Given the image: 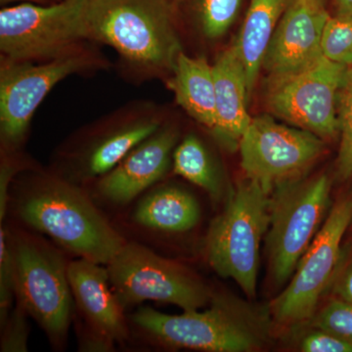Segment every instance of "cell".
I'll return each instance as SVG.
<instances>
[{
  "label": "cell",
  "instance_id": "obj_1",
  "mask_svg": "<svg viewBox=\"0 0 352 352\" xmlns=\"http://www.w3.org/2000/svg\"><path fill=\"white\" fill-rule=\"evenodd\" d=\"M270 310L263 311L229 294H212L210 307L182 314H162L142 307L131 320L162 346L208 352H251L267 342Z\"/></svg>",
  "mask_w": 352,
  "mask_h": 352
},
{
  "label": "cell",
  "instance_id": "obj_2",
  "mask_svg": "<svg viewBox=\"0 0 352 352\" xmlns=\"http://www.w3.org/2000/svg\"><path fill=\"white\" fill-rule=\"evenodd\" d=\"M15 210L28 226L80 258L108 265L126 245L92 201L59 178L32 179L16 197Z\"/></svg>",
  "mask_w": 352,
  "mask_h": 352
},
{
  "label": "cell",
  "instance_id": "obj_3",
  "mask_svg": "<svg viewBox=\"0 0 352 352\" xmlns=\"http://www.w3.org/2000/svg\"><path fill=\"white\" fill-rule=\"evenodd\" d=\"M177 0H88L89 39L107 44L145 73H170L182 52Z\"/></svg>",
  "mask_w": 352,
  "mask_h": 352
},
{
  "label": "cell",
  "instance_id": "obj_4",
  "mask_svg": "<svg viewBox=\"0 0 352 352\" xmlns=\"http://www.w3.org/2000/svg\"><path fill=\"white\" fill-rule=\"evenodd\" d=\"M271 194L247 178L231 192L208 230V263L219 276L233 279L250 298L256 295L259 248L270 227Z\"/></svg>",
  "mask_w": 352,
  "mask_h": 352
},
{
  "label": "cell",
  "instance_id": "obj_5",
  "mask_svg": "<svg viewBox=\"0 0 352 352\" xmlns=\"http://www.w3.org/2000/svg\"><path fill=\"white\" fill-rule=\"evenodd\" d=\"M331 180L326 175L293 180L271 194L266 237L272 281L284 286L324 223L330 206Z\"/></svg>",
  "mask_w": 352,
  "mask_h": 352
},
{
  "label": "cell",
  "instance_id": "obj_6",
  "mask_svg": "<svg viewBox=\"0 0 352 352\" xmlns=\"http://www.w3.org/2000/svg\"><path fill=\"white\" fill-rule=\"evenodd\" d=\"M88 0L51 6L23 2L0 11V50L11 61L50 60L76 51L89 39Z\"/></svg>",
  "mask_w": 352,
  "mask_h": 352
},
{
  "label": "cell",
  "instance_id": "obj_7",
  "mask_svg": "<svg viewBox=\"0 0 352 352\" xmlns=\"http://www.w3.org/2000/svg\"><path fill=\"white\" fill-rule=\"evenodd\" d=\"M15 271L16 296L53 342H61L71 320L68 264L45 241L18 233L8 237Z\"/></svg>",
  "mask_w": 352,
  "mask_h": 352
},
{
  "label": "cell",
  "instance_id": "obj_8",
  "mask_svg": "<svg viewBox=\"0 0 352 352\" xmlns=\"http://www.w3.org/2000/svg\"><path fill=\"white\" fill-rule=\"evenodd\" d=\"M107 270L122 307L153 300L190 311L210 305L214 294L188 268L135 243H126Z\"/></svg>",
  "mask_w": 352,
  "mask_h": 352
},
{
  "label": "cell",
  "instance_id": "obj_9",
  "mask_svg": "<svg viewBox=\"0 0 352 352\" xmlns=\"http://www.w3.org/2000/svg\"><path fill=\"white\" fill-rule=\"evenodd\" d=\"M352 222V195L335 204L286 288L270 302L273 320L284 326L309 321L342 263V241Z\"/></svg>",
  "mask_w": 352,
  "mask_h": 352
},
{
  "label": "cell",
  "instance_id": "obj_10",
  "mask_svg": "<svg viewBox=\"0 0 352 352\" xmlns=\"http://www.w3.org/2000/svg\"><path fill=\"white\" fill-rule=\"evenodd\" d=\"M349 68L323 56L302 73L271 80L267 107L292 126L332 139L340 133V94Z\"/></svg>",
  "mask_w": 352,
  "mask_h": 352
},
{
  "label": "cell",
  "instance_id": "obj_11",
  "mask_svg": "<svg viewBox=\"0 0 352 352\" xmlns=\"http://www.w3.org/2000/svg\"><path fill=\"white\" fill-rule=\"evenodd\" d=\"M239 149L241 166L248 179L272 193L280 185L300 178L320 157L324 140L263 115L252 118L240 139Z\"/></svg>",
  "mask_w": 352,
  "mask_h": 352
},
{
  "label": "cell",
  "instance_id": "obj_12",
  "mask_svg": "<svg viewBox=\"0 0 352 352\" xmlns=\"http://www.w3.org/2000/svg\"><path fill=\"white\" fill-rule=\"evenodd\" d=\"M89 55L76 50L64 56L34 65L6 59L0 69V132L2 141L19 144L32 116L52 88L67 76L91 66Z\"/></svg>",
  "mask_w": 352,
  "mask_h": 352
},
{
  "label": "cell",
  "instance_id": "obj_13",
  "mask_svg": "<svg viewBox=\"0 0 352 352\" xmlns=\"http://www.w3.org/2000/svg\"><path fill=\"white\" fill-rule=\"evenodd\" d=\"M330 17L325 6L315 0H294L280 20L261 68L271 80L302 73L323 57L321 41Z\"/></svg>",
  "mask_w": 352,
  "mask_h": 352
},
{
  "label": "cell",
  "instance_id": "obj_14",
  "mask_svg": "<svg viewBox=\"0 0 352 352\" xmlns=\"http://www.w3.org/2000/svg\"><path fill=\"white\" fill-rule=\"evenodd\" d=\"M177 139L175 127L160 126L112 170L102 176L98 182L100 195L115 204L133 200L168 171Z\"/></svg>",
  "mask_w": 352,
  "mask_h": 352
},
{
  "label": "cell",
  "instance_id": "obj_15",
  "mask_svg": "<svg viewBox=\"0 0 352 352\" xmlns=\"http://www.w3.org/2000/svg\"><path fill=\"white\" fill-rule=\"evenodd\" d=\"M72 293L91 332L106 344L126 340L124 307L110 288L107 268L85 258L68 264Z\"/></svg>",
  "mask_w": 352,
  "mask_h": 352
},
{
  "label": "cell",
  "instance_id": "obj_16",
  "mask_svg": "<svg viewBox=\"0 0 352 352\" xmlns=\"http://www.w3.org/2000/svg\"><path fill=\"white\" fill-rule=\"evenodd\" d=\"M217 126L212 131L227 144H238L251 124L248 113L247 76L235 46L222 51L212 65Z\"/></svg>",
  "mask_w": 352,
  "mask_h": 352
},
{
  "label": "cell",
  "instance_id": "obj_17",
  "mask_svg": "<svg viewBox=\"0 0 352 352\" xmlns=\"http://www.w3.org/2000/svg\"><path fill=\"white\" fill-rule=\"evenodd\" d=\"M160 126L154 115H143L103 132L82 151L78 162L83 177L105 175Z\"/></svg>",
  "mask_w": 352,
  "mask_h": 352
},
{
  "label": "cell",
  "instance_id": "obj_18",
  "mask_svg": "<svg viewBox=\"0 0 352 352\" xmlns=\"http://www.w3.org/2000/svg\"><path fill=\"white\" fill-rule=\"evenodd\" d=\"M168 87L176 102L199 124L214 131L217 126L214 69L204 57L180 52Z\"/></svg>",
  "mask_w": 352,
  "mask_h": 352
},
{
  "label": "cell",
  "instance_id": "obj_19",
  "mask_svg": "<svg viewBox=\"0 0 352 352\" xmlns=\"http://www.w3.org/2000/svg\"><path fill=\"white\" fill-rule=\"evenodd\" d=\"M294 0H251L235 46L244 65L248 90L252 94L270 39Z\"/></svg>",
  "mask_w": 352,
  "mask_h": 352
},
{
  "label": "cell",
  "instance_id": "obj_20",
  "mask_svg": "<svg viewBox=\"0 0 352 352\" xmlns=\"http://www.w3.org/2000/svg\"><path fill=\"white\" fill-rule=\"evenodd\" d=\"M201 217L198 201L177 187H162L139 203L134 219L140 226L163 232H186Z\"/></svg>",
  "mask_w": 352,
  "mask_h": 352
},
{
  "label": "cell",
  "instance_id": "obj_21",
  "mask_svg": "<svg viewBox=\"0 0 352 352\" xmlns=\"http://www.w3.org/2000/svg\"><path fill=\"white\" fill-rule=\"evenodd\" d=\"M176 175L201 187L219 201L222 194L221 176L206 146L195 134H189L177 146L173 155Z\"/></svg>",
  "mask_w": 352,
  "mask_h": 352
},
{
  "label": "cell",
  "instance_id": "obj_22",
  "mask_svg": "<svg viewBox=\"0 0 352 352\" xmlns=\"http://www.w3.org/2000/svg\"><path fill=\"white\" fill-rule=\"evenodd\" d=\"M243 0H191L192 11L203 36L208 39L223 36L235 22Z\"/></svg>",
  "mask_w": 352,
  "mask_h": 352
},
{
  "label": "cell",
  "instance_id": "obj_23",
  "mask_svg": "<svg viewBox=\"0 0 352 352\" xmlns=\"http://www.w3.org/2000/svg\"><path fill=\"white\" fill-rule=\"evenodd\" d=\"M322 54L335 63L352 66V15L329 17L321 41Z\"/></svg>",
  "mask_w": 352,
  "mask_h": 352
},
{
  "label": "cell",
  "instance_id": "obj_24",
  "mask_svg": "<svg viewBox=\"0 0 352 352\" xmlns=\"http://www.w3.org/2000/svg\"><path fill=\"white\" fill-rule=\"evenodd\" d=\"M340 144L338 175L340 179L352 177V66L347 69L339 99Z\"/></svg>",
  "mask_w": 352,
  "mask_h": 352
},
{
  "label": "cell",
  "instance_id": "obj_25",
  "mask_svg": "<svg viewBox=\"0 0 352 352\" xmlns=\"http://www.w3.org/2000/svg\"><path fill=\"white\" fill-rule=\"evenodd\" d=\"M312 328L321 329L352 344V305L336 298L312 317Z\"/></svg>",
  "mask_w": 352,
  "mask_h": 352
},
{
  "label": "cell",
  "instance_id": "obj_26",
  "mask_svg": "<svg viewBox=\"0 0 352 352\" xmlns=\"http://www.w3.org/2000/svg\"><path fill=\"white\" fill-rule=\"evenodd\" d=\"M16 295L15 271L10 243L6 230L0 232V312L1 324L8 317L13 296Z\"/></svg>",
  "mask_w": 352,
  "mask_h": 352
},
{
  "label": "cell",
  "instance_id": "obj_27",
  "mask_svg": "<svg viewBox=\"0 0 352 352\" xmlns=\"http://www.w3.org/2000/svg\"><path fill=\"white\" fill-rule=\"evenodd\" d=\"M25 309L18 302V307L10 317H7L1 340V351H27L28 326Z\"/></svg>",
  "mask_w": 352,
  "mask_h": 352
},
{
  "label": "cell",
  "instance_id": "obj_28",
  "mask_svg": "<svg viewBox=\"0 0 352 352\" xmlns=\"http://www.w3.org/2000/svg\"><path fill=\"white\" fill-rule=\"evenodd\" d=\"M307 333L300 340V349L303 352H352V344L321 329Z\"/></svg>",
  "mask_w": 352,
  "mask_h": 352
},
{
  "label": "cell",
  "instance_id": "obj_29",
  "mask_svg": "<svg viewBox=\"0 0 352 352\" xmlns=\"http://www.w3.org/2000/svg\"><path fill=\"white\" fill-rule=\"evenodd\" d=\"M331 286L336 298L352 305V254L342 267L340 264Z\"/></svg>",
  "mask_w": 352,
  "mask_h": 352
},
{
  "label": "cell",
  "instance_id": "obj_30",
  "mask_svg": "<svg viewBox=\"0 0 352 352\" xmlns=\"http://www.w3.org/2000/svg\"><path fill=\"white\" fill-rule=\"evenodd\" d=\"M337 15H352V0H335Z\"/></svg>",
  "mask_w": 352,
  "mask_h": 352
},
{
  "label": "cell",
  "instance_id": "obj_31",
  "mask_svg": "<svg viewBox=\"0 0 352 352\" xmlns=\"http://www.w3.org/2000/svg\"><path fill=\"white\" fill-rule=\"evenodd\" d=\"M45 1L46 0H0L1 4L15 3V2H21V3H23V2H31V3L41 4Z\"/></svg>",
  "mask_w": 352,
  "mask_h": 352
},
{
  "label": "cell",
  "instance_id": "obj_32",
  "mask_svg": "<svg viewBox=\"0 0 352 352\" xmlns=\"http://www.w3.org/2000/svg\"><path fill=\"white\" fill-rule=\"evenodd\" d=\"M315 1L318 2V3L322 4V6H325L326 0H315Z\"/></svg>",
  "mask_w": 352,
  "mask_h": 352
},
{
  "label": "cell",
  "instance_id": "obj_33",
  "mask_svg": "<svg viewBox=\"0 0 352 352\" xmlns=\"http://www.w3.org/2000/svg\"><path fill=\"white\" fill-rule=\"evenodd\" d=\"M178 2L182 1V0H177Z\"/></svg>",
  "mask_w": 352,
  "mask_h": 352
}]
</instances>
